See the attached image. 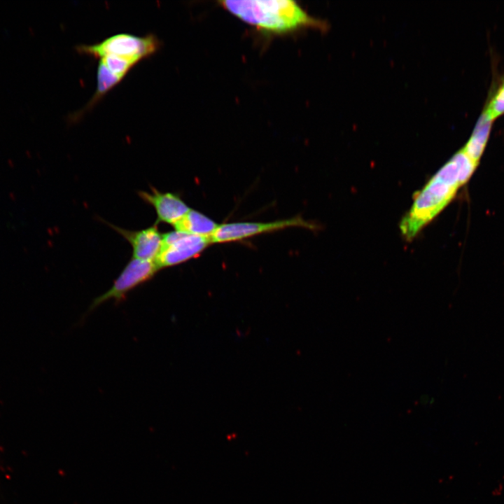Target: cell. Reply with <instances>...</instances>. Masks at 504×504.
<instances>
[{
  "instance_id": "6",
  "label": "cell",
  "mask_w": 504,
  "mask_h": 504,
  "mask_svg": "<svg viewBox=\"0 0 504 504\" xmlns=\"http://www.w3.org/2000/svg\"><path fill=\"white\" fill-rule=\"evenodd\" d=\"M302 227L312 228L313 226L300 217L279 220L270 222H237L218 225L209 238L210 244L237 241L262 233L271 232L283 229Z\"/></svg>"
},
{
  "instance_id": "2",
  "label": "cell",
  "mask_w": 504,
  "mask_h": 504,
  "mask_svg": "<svg viewBox=\"0 0 504 504\" xmlns=\"http://www.w3.org/2000/svg\"><path fill=\"white\" fill-rule=\"evenodd\" d=\"M219 4L241 20L271 34H288L305 27L326 28L323 22L292 0H227Z\"/></svg>"
},
{
  "instance_id": "3",
  "label": "cell",
  "mask_w": 504,
  "mask_h": 504,
  "mask_svg": "<svg viewBox=\"0 0 504 504\" xmlns=\"http://www.w3.org/2000/svg\"><path fill=\"white\" fill-rule=\"evenodd\" d=\"M162 43L154 34L137 36L120 33L110 36L94 44H80L76 50L94 58L113 55L136 64L142 59L155 53Z\"/></svg>"
},
{
  "instance_id": "9",
  "label": "cell",
  "mask_w": 504,
  "mask_h": 504,
  "mask_svg": "<svg viewBox=\"0 0 504 504\" xmlns=\"http://www.w3.org/2000/svg\"><path fill=\"white\" fill-rule=\"evenodd\" d=\"M218 225L202 213L190 209L173 227L175 230L209 239Z\"/></svg>"
},
{
  "instance_id": "7",
  "label": "cell",
  "mask_w": 504,
  "mask_h": 504,
  "mask_svg": "<svg viewBox=\"0 0 504 504\" xmlns=\"http://www.w3.org/2000/svg\"><path fill=\"white\" fill-rule=\"evenodd\" d=\"M139 197L155 210L158 220L173 226L190 210L189 206L177 195L161 192L155 188L152 191H139Z\"/></svg>"
},
{
  "instance_id": "5",
  "label": "cell",
  "mask_w": 504,
  "mask_h": 504,
  "mask_svg": "<svg viewBox=\"0 0 504 504\" xmlns=\"http://www.w3.org/2000/svg\"><path fill=\"white\" fill-rule=\"evenodd\" d=\"M209 244L206 238L178 230L168 232L162 234V246L155 262L160 270L175 266L199 256Z\"/></svg>"
},
{
  "instance_id": "10",
  "label": "cell",
  "mask_w": 504,
  "mask_h": 504,
  "mask_svg": "<svg viewBox=\"0 0 504 504\" xmlns=\"http://www.w3.org/2000/svg\"><path fill=\"white\" fill-rule=\"evenodd\" d=\"M491 120L484 111L478 119L468 141L463 148L467 155L476 163L486 145L492 126Z\"/></svg>"
},
{
  "instance_id": "4",
  "label": "cell",
  "mask_w": 504,
  "mask_h": 504,
  "mask_svg": "<svg viewBox=\"0 0 504 504\" xmlns=\"http://www.w3.org/2000/svg\"><path fill=\"white\" fill-rule=\"evenodd\" d=\"M159 270L155 261L132 258L114 281L112 286L94 299L89 307V312L110 300L116 304L121 302L130 291L150 280Z\"/></svg>"
},
{
  "instance_id": "8",
  "label": "cell",
  "mask_w": 504,
  "mask_h": 504,
  "mask_svg": "<svg viewBox=\"0 0 504 504\" xmlns=\"http://www.w3.org/2000/svg\"><path fill=\"white\" fill-rule=\"evenodd\" d=\"M112 227L124 237L132 247L134 258L155 261L162 241L161 234L155 223L148 228L130 231L112 225Z\"/></svg>"
},
{
  "instance_id": "1",
  "label": "cell",
  "mask_w": 504,
  "mask_h": 504,
  "mask_svg": "<svg viewBox=\"0 0 504 504\" xmlns=\"http://www.w3.org/2000/svg\"><path fill=\"white\" fill-rule=\"evenodd\" d=\"M476 162L462 150L457 152L415 196L400 223L405 238L413 239L452 200L474 172Z\"/></svg>"
},
{
  "instance_id": "11",
  "label": "cell",
  "mask_w": 504,
  "mask_h": 504,
  "mask_svg": "<svg viewBox=\"0 0 504 504\" xmlns=\"http://www.w3.org/2000/svg\"><path fill=\"white\" fill-rule=\"evenodd\" d=\"M484 111L493 120L504 113V82L493 95Z\"/></svg>"
}]
</instances>
